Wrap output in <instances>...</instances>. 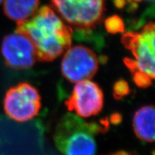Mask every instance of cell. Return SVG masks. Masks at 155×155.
<instances>
[{"label": "cell", "instance_id": "obj_1", "mask_svg": "<svg viewBox=\"0 0 155 155\" xmlns=\"http://www.w3.org/2000/svg\"><path fill=\"white\" fill-rule=\"evenodd\" d=\"M15 31L31 40L38 61H53L71 47L72 29L47 6L38 9L29 19L17 23Z\"/></svg>", "mask_w": 155, "mask_h": 155}, {"label": "cell", "instance_id": "obj_2", "mask_svg": "<svg viewBox=\"0 0 155 155\" xmlns=\"http://www.w3.org/2000/svg\"><path fill=\"white\" fill-rule=\"evenodd\" d=\"M154 24L151 22L140 32H127L121 38L122 43L133 55V58H124V63L139 88L152 86L154 79Z\"/></svg>", "mask_w": 155, "mask_h": 155}, {"label": "cell", "instance_id": "obj_3", "mask_svg": "<svg viewBox=\"0 0 155 155\" xmlns=\"http://www.w3.org/2000/svg\"><path fill=\"white\" fill-rule=\"evenodd\" d=\"M100 127L85 121L72 113L66 114L58 121L54 141L63 155H96L95 136Z\"/></svg>", "mask_w": 155, "mask_h": 155}, {"label": "cell", "instance_id": "obj_4", "mask_svg": "<svg viewBox=\"0 0 155 155\" xmlns=\"http://www.w3.org/2000/svg\"><path fill=\"white\" fill-rule=\"evenodd\" d=\"M51 2L63 20L81 29L99 24L105 8V0H51Z\"/></svg>", "mask_w": 155, "mask_h": 155}, {"label": "cell", "instance_id": "obj_5", "mask_svg": "<svg viewBox=\"0 0 155 155\" xmlns=\"http://www.w3.org/2000/svg\"><path fill=\"white\" fill-rule=\"evenodd\" d=\"M41 108V97L35 87L20 83L6 92L4 109L10 119L25 122L38 115Z\"/></svg>", "mask_w": 155, "mask_h": 155}, {"label": "cell", "instance_id": "obj_6", "mask_svg": "<svg viewBox=\"0 0 155 155\" xmlns=\"http://www.w3.org/2000/svg\"><path fill=\"white\" fill-rule=\"evenodd\" d=\"M98 70V58L90 48L83 45L73 46L63 54L61 72L70 82L76 83L91 80Z\"/></svg>", "mask_w": 155, "mask_h": 155}, {"label": "cell", "instance_id": "obj_7", "mask_svg": "<svg viewBox=\"0 0 155 155\" xmlns=\"http://www.w3.org/2000/svg\"><path fill=\"white\" fill-rule=\"evenodd\" d=\"M104 101V94L99 86L86 80L75 83L65 105L70 112H75L79 117L89 118L102 111Z\"/></svg>", "mask_w": 155, "mask_h": 155}, {"label": "cell", "instance_id": "obj_8", "mask_svg": "<svg viewBox=\"0 0 155 155\" xmlns=\"http://www.w3.org/2000/svg\"><path fill=\"white\" fill-rule=\"evenodd\" d=\"M1 52L6 65L12 69L30 68L38 61L32 42L25 35L17 31L5 37Z\"/></svg>", "mask_w": 155, "mask_h": 155}, {"label": "cell", "instance_id": "obj_9", "mask_svg": "<svg viewBox=\"0 0 155 155\" xmlns=\"http://www.w3.org/2000/svg\"><path fill=\"white\" fill-rule=\"evenodd\" d=\"M155 110L153 106H145L135 112L133 118V129L136 136L146 142H154Z\"/></svg>", "mask_w": 155, "mask_h": 155}, {"label": "cell", "instance_id": "obj_10", "mask_svg": "<svg viewBox=\"0 0 155 155\" xmlns=\"http://www.w3.org/2000/svg\"><path fill=\"white\" fill-rule=\"evenodd\" d=\"M40 0H4V11L17 23L30 18L38 9Z\"/></svg>", "mask_w": 155, "mask_h": 155}, {"label": "cell", "instance_id": "obj_11", "mask_svg": "<svg viewBox=\"0 0 155 155\" xmlns=\"http://www.w3.org/2000/svg\"><path fill=\"white\" fill-rule=\"evenodd\" d=\"M105 25L108 32L111 34L122 32L124 30L123 21L118 16H113L108 18L105 22Z\"/></svg>", "mask_w": 155, "mask_h": 155}, {"label": "cell", "instance_id": "obj_12", "mask_svg": "<svg viewBox=\"0 0 155 155\" xmlns=\"http://www.w3.org/2000/svg\"><path fill=\"white\" fill-rule=\"evenodd\" d=\"M129 92L128 83L124 81H120L114 86V96L117 98H121L126 96Z\"/></svg>", "mask_w": 155, "mask_h": 155}, {"label": "cell", "instance_id": "obj_13", "mask_svg": "<svg viewBox=\"0 0 155 155\" xmlns=\"http://www.w3.org/2000/svg\"><path fill=\"white\" fill-rule=\"evenodd\" d=\"M104 155H139V154H134V153H132L130 152H126V151H119V152H117L110 153V154H104Z\"/></svg>", "mask_w": 155, "mask_h": 155}, {"label": "cell", "instance_id": "obj_14", "mask_svg": "<svg viewBox=\"0 0 155 155\" xmlns=\"http://www.w3.org/2000/svg\"><path fill=\"white\" fill-rule=\"evenodd\" d=\"M4 1V0H0V4H1L2 2Z\"/></svg>", "mask_w": 155, "mask_h": 155}, {"label": "cell", "instance_id": "obj_15", "mask_svg": "<svg viewBox=\"0 0 155 155\" xmlns=\"http://www.w3.org/2000/svg\"><path fill=\"white\" fill-rule=\"evenodd\" d=\"M149 1H153V0H149Z\"/></svg>", "mask_w": 155, "mask_h": 155}]
</instances>
